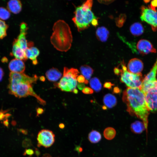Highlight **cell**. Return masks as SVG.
I'll use <instances>...</instances> for the list:
<instances>
[{
    "mask_svg": "<svg viewBox=\"0 0 157 157\" xmlns=\"http://www.w3.org/2000/svg\"><path fill=\"white\" fill-rule=\"evenodd\" d=\"M114 84L112 83L109 82H105L104 85V87L110 90L111 89L112 86L114 85Z\"/></svg>",
    "mask_w": 157,
    "mask_h": 157,
    "instance_id": "33",
    "label": "cell"
},
{
    "mask_svg": "<svg viewBox=\"0 0 157 157\" xmlns=\"http://www.w3.org/2000/svg\"><path fill=\"white\" fill-rule=\"evenodd\" d=\"M73 92L75 94H77L78 92V90L76 88L73 91Z\"/></svg>",
    "mask_w": 157,
    "mask_h": 157,
    "instance_id": "44",
    "label": "cell"
},
{
    "mask_svg": "<svg viewBox=\"0 0 157 157\" xmlns=\"http://www.w3.org/2000/svg\"><path fill=\"white\" fill-rule=\"evenodd\" d=\"M88 138L91 143H96L101 140V135L98 131L93 130L89 133Z\"/></svg>",
    "mask_w": 157,
    "mask_h": 157,
    "instance_id": "23",
    "label": "cell"
},
{
    "mask_svg": "<svg viewBox=\"0 0 157 157\" xmlns=\"http://www.w3.org/2000/svg\"><path fill=\"white\" fill-rule=\"evenodd\" d=\"M40 78V80L42 81H44L45 80V78L44 76H41Z\"/></svg>",
    "mask_w": 157,
    "mask_h": 157,
    "instance_id": "42",
    "label": "cell"
},
{
    "mask_svg": "<svg viewBox=\"0 0 157 157\" xmlns=\"http://www.w3.org/2000/svg\"><path fill=\"white\" fill-rule=\"evenodd\" d=\"M7 8L10 12L17 14L21 10L22 4L19 0H10L7 3Z\"/></svg>",
    "mask_w": 157,
    "mask_h": 157,
    "instance_id": "17",
    "label": "cell"
},
{
    "mask_svg": "<svg viewBox=\"0 0 157 157\" xmlns=\"http://www.w3.org/2000/svg\"><path fill=\"white\" fill-rule=\"evenodd\" d=\"M140 18L149 24L154 31L157 30V10L143 6L141 7Z\"/></svg>",
    "mask_w": 157,
    "mask_h": 157,
    "instance_id": "7",
    "label": "cell"
},
{
    "mask_svg": "<svg viewBox=\"0 0 157 157\" xmlns=\"http://www.w3.org/2000/svg\"><path fill=\"white\" fill-rule=\"evenodd\" d=\"M55 135L53 132L49 130L42 129L38 135L37 139L38 147L47 148L51 147L55 141Z\"/></svg>",
    "mask_w": 157,
    "mask_h": 157,
    "instance_id": "9",
    "label": "cell"
},
{
    "mask_svg": "<svg viewBox=\"0 0 157 157\" xmlns=\"http://www.w3.org/2000/svg\"><path fill=\"white\" fill-rule=\"evenodd\" d=\"M46 76L50 81L55 82L58 80L62 76L61 73L57 68H52L46 73Z\"/></svg>",
    "mask_w": 157,
    "mask_h": 157,
    "instance_id": "18",
    "label": "cell"
},
{
    "mask_svg": "<svg viewBox=\"0 0 157 157\" xmlns=\"http://www.w3.org/2000/svg\"><path fill=\"white\" fill-rule=\"evenodd\" d=\"M4 75V72L3 69L0 67V81H1L3 78Z\"/></svg>",
    "mask_w": 157,
    "mask_h": 157,
    "instance_id": "40",
    "label": "cell"
},
{
    "mask_svg": "<svg viewBox=\"0 0 157 157\" xmlns=\"http://www.w3.org/2000/svg\"><path fill=\"white\" fill-rule=\"evenodd\" d=\"M11 55L14 56L15 58L21 60H25L28 58L26 57L25 51L19 46L17 39L13 41L12 50Z\"/></svg>",
    "mask_w": 157,
    "mask_h": 157,
    "instance_id": "15",
    "label": "cell"
},
{
    "mask_svg": "<svg viewBox=\"0 0 157 157\" xmlns=\"http://www.w3.org/2000/svg\"><path fill=\"white\" fill-rule=\"evenodd\" d=\"M120 81L128 88L141 89L143 78L141 74H135L129 72L124 61L121 63Z\"/></svg>",
    "mask_w": 157,
    "mask_h": 157,
    "instance_id": "6",
    "label": "cell"
},
{
    "mask_svg": "<svg viewBox=\"0 0 157 157\" xmlns=\"http://www.w3.org/2000/svg\"><path fill=\"white\" fill-rule=\"evenodd\" d=\"M25 52L26 57L32 60L33 64L36 65L38 64L37 58L39 54L40 51L37 48L33 46L28 47Z\"/></svg>",
    "mask_w": 157,
    "mask_h": 157,
    "instance_id": "16",
    "label": "cell"
},
{
    "mask_svg": "<svg viewBox=\"0 0 157 157\" xmlns=\"http://www.w3.org/2000/svg\"><path fill=\"white\" fill-rule=\"evenodd\" d=\"M79 73L77 69L65 67L63 76L57 84V87L63 91L73 92L77 85L76 77Z\"/></svg>",
    "mask_w": 157,
    "mask_h": 157,
    "instance_id": "5",
    "label": "cell"
},
{
    "mask_svg": "<svg viewBox=\"0 0 157 157\" xmlns=\"http://www.w3.org/2000/svg\"><path fill=\"white\" fill-rule=\"evenodd\" d=\"M157 74V59L150 72L143 78L141 90L144 93L148 89L151 85L157 80L156 76Z\"/></svg>",
    "mask_w": 157,
    "mask_h": 157,
    "instance_id": "10",
    "label": "cell"
},
{
    "mask_svg": "<svg viewBox=\"0 0 157 157\" xmlns=\"http://www.w3.org/2000/svg\"><path fill=\"white\" fill-rule=\"evenodd\" d=\"M31 144V141L29 139H25L22 142V146L25 147H30Z\"/></svg>",
    "mask_w": 157,
    "mask_h": 157,
    "instance_id": "30",
    "label": "cell"
},
{
    "mask_svg": "<svg viewBox=\"0 0 157 157\" xmlns=\"http://www.w3.org/2000/svg\"><path fill=\"white\" fill-rule=\"evenodd\" d=\"M103 102L106 107L109 108H111L116 105L117 99L114 95L110 94H108L104 96Z\"/></svg>",
    "mask_w": 157,
    "mask_h": 157,
    "instance_id": "20",
    "label": "cell"
},
{
    "mask_svg": "<svg viewBox=\"0 0 157 157\" xmlns=\"http://www.w3.org/2000/svg\"><path fill=\"white\" fill-rule=\"evenodd\" d=\"M122 100L126 104L127 111L129 114L142 121L147 137L150 111L147 106L144 92L140 88H128L123 92Z\"/></svg>",
    "mask_w": 157,
    "mask_h": 157,
    "instance_id": "1",
    "label": "cell"
},
{
    "mask_svg": "<svg viewBox=\"0 0 157 157\" xmlns=\"http://www.w3.org/2000/svg\"><path fill=\"white\" fill-rule=\"evenodd\" d=\"M90 84L91 87L96 92H99L101 89V84L97 78L94 77L91 79Z\"/></svg>",
    "mask_w": 157,
    "mask_h": 157,
    "instance_id": "25",
    "label": "cell"
},
{
    "mask_svg": "<svg viewBox=\"0 0 157 157\" xmlns=\"http://www.w3.org/2000/svg\"><path fill=\"white\" fill-rule=\"evenodd\" d=\"M8 26L5 22L0 19V39L5 37L7 35V30Z\"/></svg>",
    "mask_w": 157,
    "mask_h": 157,
    "instance_id": "27",
    "label": "cell"
},
{
    "mask_svg": "<svg viewBox=\"0 0 157 157\" xmlns=\"http://www.w3.org/2000/svg\"><path fill=\"white\" fill-rule=\"evenodd\" d=\"M150 0H144L145 3H147L149 2Z\"/></svg>",
    "mask_w": 157,
    "mask_h": 157,
    "instance_id": "47",
    "label": "cell"
},
{
    "mask_svg": "<svg viewBox=\"0 0 157 157\" xmlns=\"http://www.w3.org/2000/svg\"><path fill=\"white\" fill-rule=\"evenodd\" d=\"M42 157H51L50 155L48 154H45Z\"/></svg>",
    "mask_w": 157,
    "mask_h": 157,
    "instance_id": "45",
    "label": "cell"
},
{
    "mask_svg": "<svg viewBox=\"0 0 157 157\" xmlns=\"http://www.w3.org/2000/svg\"><path fill=\"white\" fill-rule=\"evenodd\" d=\"M121 92V90L117 87H114L113 90V93L115 94H119Z\"/></svg>",
    "mask_w": 157,
    "mask_h": 157,
    "instance_id": "37",
    "label": "cell"
},
{
    "mask_svg": "<svg viewBox=\"0 0 157 157\" xmlns=\"http://www.w3.org/2000/svg\"><path fill=\"white\" fill-rule=\"evenodd\" d=\"M59 127L61 129H63L65 127V125L63 123H61L59 125Z\"/></svg>",
    "mask_w": 157,
    "mask_h": 157,
    "instance_id": "41",
    "label": "cell"
},
{
    "mask_svg": "<svg viewBox=\"0 0 157 157\" xmlns=\"http://www.w3.org/2000/svg\"><path fill=\"white\" fill-rule=\"evenodd\" d=\"M99 1H101V2H103V1H104V2H105L106 1V2H107L108 1V2H110V1H112V0H99Z\"/></svg>",
    "mask_w": 157,
    "mask_h": 157,
    "instance_id": "43",
    "label": "cell"
},
{
    "mask_svg": "<svg viewBox=\"0 0 157 157\" xmlns=\"http://www.w3.org/2000/svg\"><path fill=\"white\" fill-rule=\"evenodd\" d=\"M34 153V151L33 149H25L23 154L25 156L27 155L29 156H31Z\"/></svg>",
    "mask_w": 157,
    "mask_h": 157,
    "instance_id": "32",
    "label": "cell"
},
{
    "mask_svg": "<svg viewBox=\"0 0 157 157\" xmlns=\"http://www.w3.org/2000/svg\"><path fill=\"white\" fill-rule=\"evenodd\" d=\"M136 48L137 52L142 55L156 52V49L151 43L145 39H141L138 41L136 45Z\"/></svg>",
    "mask_w": 157,
    "mask_h": 157,
    "instance_id": "11",
    "label": "cell"
},
{
    "mask_svg": "<svg viewBox=\"0 0 157 157\" xmlns=\"http://www.w3.org/2000/svg\"><path fill=\"white\" fill-rule=\"evenodd\" d=\"M130 128L131 131L136 134L141 133L145 129L143 123L138 121H136L132 123Z\"/></svg>",
    "mask_w": 157,
    "mask_h": 157,
    "instance_id": "21",
    "label": "cell"
},
{
    "mask_svg": "<svg viewBox=\"0 0 157 157\" xmlns=\"http://www.w3.org/2000/svg\"><path fill=\"white\" fill-rule=\"evenodd\" d=\"M114 71L115 74L117 75H120V71L119 68L116 67H115L114 69Z\"/></svg>",
    "mask_w": 157,
    "mask_h": 157,
    "instance_id": "39",
    "label": "cell"
},
{
    "mask_svg": "<svg viewBox=\"0 0 157 157\" xmlns=\"http://www.w3.org/2000/svg\"><path fill=\"white\" fill-rule=\"evenodd\" d=\"M130 32L135 36H139L142 35L144 31L142 24L139 22H135L132 24L130 28Z\"/></svg>",
    "mask_w": 157,
    "mask_h": 157,
    "instance_id": "22",
    "label": "cell"
},
{
    "mask_svg": "<svg viewBox=\"0 0 157 157\" xmlns=\"http://www.w3.org/2000/svg\"><path fill=\"white\" fill-rule=\"evenodd\" d=\"M44 111V110L43 109L41 108H38L37 109V115L38 116L39 115L42 114Z\"/></svg>",
    "mask_w": 157,
    "mask_h": 157,
    "instance_id": "38",
    "label": "cell"
},
{
    "mask_svg": "<svg viewBox=\"0 0 157 157\" xmlns=\"http://www.w3.org/2000/svg\"><path fill=\"white\" fill-rule=\"evenodd\" d=\"M50 38L51 43L57 50L66 52L71 48L72 36L69 25L63 20H58L54 24Z\"/></svg>",
    "mask_w": 157,
    "mask_h": 157,
    "instance_id": "3",
    "label": "cell"
},
{
    "mask_svg": "<svg viewBox=\"0 0 157 157\" xmlns=\"http://www.w3.org/2000/svg\"><path fill=\"white\" fill-rule=\"evenodd\" d=\"M143 68V64L140 59L133 58L130 60L127 65V70L135 74H141Z\"/></svg>",
    "mask_w": 157,
    "mask_h": 157,
    "instance_id": "13",
    "label": "cell"
},
{
    "mask_svg": "<svg viewBox=\"0 0 157 157\" xmlns=\"http://www.w3.org/2000/svg\"><path fill=\"white\" fill-rule=\"evenodd\" d=\"M8 68L11 72L23 73L25 69V66L22 60L15 58L9 63Z\"/></svg>",
    "mask_w": 157,
    "mask_h": 157,
    "instance_id": "14",
    "label": "cell"
},
{
    "mask_svg": "<svg viewBox=\"0 0 157 157\" xmlns=\"http://www.w3.org/2000/svg\"><path fill=\"white\" fill-rule=\"evenodd\" d=\"M20 33L17 39L21 48L25 51L28 48V43L26 37L28 29L27 25L25 23L22 22L20 25Z\"/></svg>",
    "mask_w": 157,
    "mask_h": 157,
    "instance_id": "12",
    "label": "cell"
},
{
    "mask_svg": "<svg viewBox=\"0 0 157 157\" xmlns=\"http://www.w3.org/2000/svg\"><path fill=\"white\" fill-rule=\"evenodd\" d=\"M104 135L106 139L108 140H111L115 137L116 131L114 129L111 127L106 128L104 131Z\"/></svg>",
    "mask_w": 157,
    "mask_h": 157,
    "instance_id": "26",
    "label": "cell"
},
{
    "mask_svg": "<svg viewBox=\"0 0 157 157\" xmlns=\"http://www.w3.org/2000/svg\"><path fill=\"white\" fill-rule=\"evenodd\" d=\"M96 35L98 40L102 42L106 41L108 38L109 32L104 27H100L97 28Z\"/></svg>",
    "mask_w": 157,
    "mask_h": 157,
    "instance_id": "19",
    "label": "cell"
},
{
    "mask_svg": "<svg viewBox=\"0 0 157 157\" xmlns=\"http://www.w3.org/2000/svg\"><path fill=\"white\" fill-rule=\"evenodd\" d=\"M38 78L36 75L31 77L23 73L10 72L8 85L9 93L19 98L32 96L36 98L41 104L45 105V101L35 93L32 86L33 83H35Z\"/></svg>",
    "mask_w": 157,
    "mask_h": 157,
    "instance_id": "2",
    "label": "cell"
},
{
    "mask_svg": "<svg viewBox=\"0 0 157 157\" xmlns=\"http://www.w3.org/2000/svg\"><path fill=\"white\" fill-rule=\"evenodd\" d=\"M125 18L124 15H122L116 20V24L117 26L121 27L122 26L125 20Z\"/></svg>",
    "mask_w": 157,
    "mask_h": 157,
    "instance_id": "29",
    "label": "cell"
},
{
    "mask_svg": "<svg viewBox=\"0 0 157 157\" xmlns=\"http://www.w3.org/2000/svg\"><path fill=\"white\" fill-rule=\"evenodd\" d=\"M10 15V11L4 8L0 7V19L3 20L8 19Z\"/></svg>",
    "mask_w": 157,
    "mask_h": 157,
    "instance_id": "28",
    "label": "cell"
},
{
    "mask_svg": "<svg viewBox=\"0 0 157 157\" xmlns=\"http://www.w3.org/2000/svg\"><path fill=\"white\" fill-rule=\"evenodd\" d=\"M77 80L78 83H85L86 79H85V77L81 75L77 77Z\"/></svg>",
    "mask_w": 157,
    "mask_h": 157,
    "instance_id": "34",
    "label": "cell"
},
{
    "mask_svg": "<svg viewBox=\"0 0 157 157\" xmlns=\"http://www.w3.org/2000/svg\"><path fill=\"white\" fill-rule=\"evenodd\" d=\"M92 0H87L77 7L72 20L78 31L88 28L90 24L96 26L98 24L97 17L91 10Z\"/></svg>",
    "mask_w": 157,
    "mask_h": 157,
    "instance_id": "4",
    "label": "cell"
},
{
    "mask_svg": "<svg viewBox=\"0 0 157 157\" xmlns=\"http://www.w3.org/2000/svg\"><path fill=\"white\" fill-rule=\"evenodd\" d=\"M102 108L104 110H106L107 109L106 106H103Z\"/></svg>",
    "mask_w": 157,
    "mask_h": 157,
    "instance_id": "46",
    "label": "cell"
},
{
    "mask_svg": "<svg viewBox=\"0 0 157 157\" xmlns=\"http://www.w3.org/2000/svg\"><path fill=\"white\" fill-rule=\"evenodd\" d=\"M81 73L86 80H89L91 78L93 72L92 69L90 66L84 65L80 68Z\"/></svg>",
    "mask_w": 157,
    "mask_h": 157,
    "instance_id": "24",
    "label": "cell"
},
{
    "mask_svg": "<svg viewBox=\"0 0 157 157\" xmlns=\"http://www.w3.org/2000/svg\"><path fill=\"white\" fill-rule=\"evenodd\" d=\"M150 7L153 9H156V8L157 7V0H152Z\"/></svg>",
    "mask_w": 157,
    "mask_h": 157,
    "instance_id": "35",
    "label": "cell"
},
{
    "mask_svg": "<svg viewBox=\"0 0 157 157\" xmlns=\"http://www.w3.org/2000/svg\"><path fill=\"white\" fill-rule=\"evenodd\" d=\"M78 88L80 90H83L85 86V84L83 83H78L77 85Z\"/></svg>",
    "mask_w": 157,
    "mask_h": 157,
    "instance_id": "36",
    "label": "cell"
},
{
    "mask_svg": "<svg viewBox=\"0 0 157 157\" xmlns=\"http://www.w3.org/2000/svg\"><path fill=\"white\" fill-rule=\"evenodd\" d=\"M144 93L146 104L150 111H157V80Z\"/></svg>",
    "mask_w": 157,
    "mask_h": 157,
    "instance_id": "8",
    "label": "cell"
},
{
    "mask_svg": "<svg viewBox=\"0 0 157 157\" xmlns=\"http://www.w3.org/2000/svg\"><path fill=\"white\" fill-rule=\"evenodd\" d=\"M83 93L85 94H91L93 93V90L89 87H85L82 90Z\"/></svg>",
    "mask_w": 157,
    "mask_h": 157,
    "instance_id": "31",
    "label": "cell"
}]
</instances>
